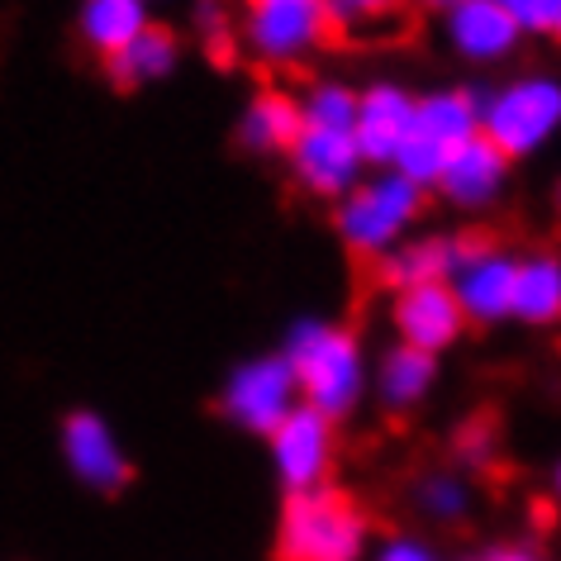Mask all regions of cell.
Listing matches in <instances>:
<instances>
[{
    "label": "cell",
    "mask_w": 561,
    "mask_h": 561,
    "mask_svg": "<svg viewBox=\"0 0 561 561\" xmlns=\"http://www.w3.org/2000/svg\"><path fill=\"white\" fill-rule=\"evenodd\" d=\"M280 357L290 362L300 386V404L329 414L333 424H343L347 414L362 410V400L371 396V362L362 347L357 329H347L343 319L305 314L286 329V347Z\"/></svg>",
    "instance_id": "cell-1"
},
{
    "label": "cell",
    "mask_w": 561,
    "mask_h": 561,
    "mask_svg": "<svg viewBox=\"0 0 561 561\" xmlns=\"http://www.w3.org/2000/svg\"><path fill=\"white\" fill-rule=\"evenodd\" d=\"M424 219V186L396 167H371L343 201H333V233L362 262H381Z\"/></svg>",
    "instance_id": "cell-2"
},
{
    "label": "cell",
    "mask_w": 561,
    "mask_h": 561,
    "mask_svg": "<svg viewBox=\"0 0 561 561\" xmlns=\"http://www.w3.org/2000/svg\"><path fill=\"white\" fill-rule=\"evenodd\" d=\"M371 524L339 485L286 495L276 518V561H367Z\"/></svg>",
    "instance_id": "cell-3"
},
{
    "label": "cell",
    "mask_w": 561,
    "mask_h": 561,
    "mask_svg": "<svg viewBox=\"0 0 561 561\" xmlns=\"http://www.w3.org/2000/svg\"><path fill=\"white\" fill-rule=\"evenodd\" d=\"M561 134V77L518 72L481 95V138H490L510 162L538 158Z\"/></svg>",
    "instance_id": "cell-4"
},
{
    "label": "cell",
    "mask_w": 561,
    "mask_h": 561,
    "mask_svg": "<svg viewBox=\"0 0 561 561\" xmlns=\"http://www.w3.org/2000/svg\"><path fill=\"white\" fill-rule=\"evenodd\" d=\"M333 30L339 24L329 0H248L238 20V44L266 72H290L319 58Z\"/></svg>",
    "instance_id": "cell-5"
},
{
    "label": "cell",
    "mask_w": 561,
    "mask_h": 561,
    "mask_svg": "<svg viewBox=\"0 0 561 561\" xmlns=\"http://www.w3.org/2000/svg\"><path fill=\"white\" fill-rule=\"evenodd\" d=\"M476 138H481V95L467 87H438V91L419 95L414 129L390 167L410 176L414 186L433 191L443 167L453 162V152L476 144Z\"/></svg>",
    "instance_id": "cell-6"
},
{
    "label": "cell",
    "mask_w": 561,
    "mask_h": 561,
    "mask_svg": "<svg viewBox=\"0 0 561 561\" xmlns=\"http://www.w3.org/2000/svg\"><path fill=\"white\" fill-rule=\"evenodd\" d=\"M290 410H300V386L280 353L243 357L219 386V414L252 438H266Z\"/></svg>",
    "instance_id": "cell-7"
},
{
    "label": "cell",
    "mask_w": 561,
    "mask_h": 561,
    "mask_svg": "<svg viewBox=\"0 0 561 561\" xmlns=\"http://www.w3.org/2000/svg\"><path fill=\"white\" fill-rule=\"evenodd\" d=\"M266 461H272V476L286 495L329 485L333 467H339V424L300 404L266 433Z\"/></svg>",
    "instance_id": "cell-8"
},
{
    "label": "cell",
    "mask_w": 561,
    "mask_h": 561,
    "mask_svg": "<svg viewBox=\"0 0 561 561\" xmlns=\"http://www.w3.org/2000/svg\"><path fill=\"white\" fill-rule=\"evenodd\" d=\"M58 453H62V467L72 471V481L95 490V495H115V490H124L134 476L129 447H124L115 424L95 410H72L62 419Z\"/></svg>",
    "instance_id": "cell-9"
},
{
    "label": "cell",
    "mask_w": 561,
    "mask_h": 561,
    "mask_svg": "<svg viewBox=\"0 0 561 561\" xmlns=\"http://www.w3.org/2000/svg\"><path fill=\"white\" fill-rule=\"evenodd\" d=\"M514 272H518V252L490 238H467L457 272H453V296L467 314V324H504L514 319Z\"/></svg>",
    "instance_id": "cell-10"
},
{
    "label": "cell",
    "mask_w": 561,
    "mask_h": 561,
    "mask_svg": "<svg viewBox=\"0 0 561 561\" xmlns=\"http://www.w3.org/2000/svg\"><path fill=\"white\" fill-rule=\"evenodd\" d=\"M286 167L305 195L329 205L343 201L367 176V158H362L353 129H310V124H300V138L286 152Z\"/></svg>",
    "instance_id": "cell-11"
},
{
    "label": "cell",
    "mask_w": 561,
    "mask_h": 561,
    "mask_svg": "<svg viewBox=\"0 0 561 561\" xmlns=\"http://www.w3.org/2000/svg\"><path fill=\"white\" fill-rule=\"evenodd\" d=\"M390 329H396V343L443 357L467 339L471 324L461 314L453 286H410L390 296Z\"/></svg>",
    "instance_id": "cell-12"
},
{
    "label": "cell",
    "mask_w": 561,
    "mask_h": 561,
    "mask_svg": "<svg viewBox=\"0 0 561 561\" xmlns=\"http://www.w3.org/2000/svg\"><path fill=\"white\" fill-rule=\"evenodd\" d=\"M414 105L419 95L400 81H371V87L357 91V119H353V138L362 148L367 167H390L396 152L404 148V138L414 129Z\"/></svg>",
    "instance_id": "cell-13"
},
{
    "label": "cell",
    "mask_w": 561,
    "mask_h": 561,
    "mask_svg": "<svg viewBox=\"0 0 561 561\" xmlns=\"http://www.w3.org/2000/svg\"><path fill=\"white\" fill-rule=\"evenodd\" d=\"M443 44L467 67H500L518 53L524 34L495 0H457L443 10Z\"/></svg>",
    "instance_id": "cell-14"
},
{
    "label": "cell",
    "mask_w": 561,
    "mask_h": 561,
    "mask_svg": "<svg viewBox=\"0 0 561 561\" xmlns=\"http://www.w3.org/2000/svg\"><path fill=\"white\" fill-rule=\"evenodd\" d=\"M510 176H514V162L504 158L490 138H476V144L453 152V162L443 167L433 191H438L457 215H485V209H495L504 201Z\"/></svg>",
    "instance_id": "cell-15"
},
{
    "label": "cell",
    "mask_w": 561,
    "mask_h": 561,
    "mask_svg": "<svg viewBox=\"0 0 561 561\" xmlns=\"http://www.w3.org/2000/svg\"><path fill=\"white\" fill-rule=\"evenodd\" d=\"M461 252H467V233H414L376 262V276L390 296L410 286H447Z\"/></svg>",
    "instance_id": "cell-16"
},
{
    "label": "cell",
    "mask_w": 561,
    "mask_h": 561,
    "mask_svg": "<svg viewBox=\"0 0 561 561\" xmlns=\"http://www.w3.org/2000/svg\"><path fill=\"white\" fill-rule=\"evenodd\" d=\"M238 148L252 158H286L290 144L300 138V101L296 91L262 87L252 91L243 110H238Z\"/></svg>",
    "instance_id": "cell-17"
},
{
    "label": "cell",
    "mask_w": 561,
    "mask_h": 561,
    "mask_svg": "<svg viewBox=\"0 0 561 561\" xmlns=\"http://www.w3.org/2000/svg\"><path fill=\"white\" fill-rule=\"evenodd\" d=\"M433 386H438V357L419 353V347L390 343L371 362V396L390 414H414L433 396Z\"/></svg>",
    "instance_id": "cell-18"
},
{
    "label": "cell",
    "mask_w": 561,
    "mask_h": 561,
    "mask_svg": "<svg viewBox=\"0 0 561 561\" xmlns=\"http://www.w3.org/2000/svg\"><path fill=\"white\" fill-rule=\"evenodd\" d=\"M152 24V5L144 0H81L77 5V38L101 62L124 53Z\"/></svg>",
    "instance_id": "cell-19"
},
{
    "label": "cell",
    "mask_w": 561,
    "mask_h": 561,
    "mask_svg": "<svg viewBox=\"0 0 561 561\" xmlns=\"http://www.w3.org/2000/svg\"><path fill=\"white\" fill-rule=\"evenodd\" d=\"M514 319L528 329L561 324V252H518Z\"/></svg>",
    "instance_id": "cell-20"
},
{
    "label": "cell",
    "mask_w": 561,
    "mask_h": 561,
    "mask_svg": "<svg viewBox=\"0 0 561 561\" xmlns=\"http://www.w3.org/2000/svg\"><path fill=\"white\" fill-rule=\"evenodd\" d=\"M176 67H181V38L167 30V24L152 20L129 48L105 62V72L115 87L138 91V87H158V81H167Z\"/></svg>",
    "instance_id": "cell-21"
},
{
    "label": "cell",
    "mask_w": 561,
    "mask_h": 561,
    "mask_svg": "<svg viewBox=\"0 0 561 561\" xmlns=\"http://www.w3.org/2000/svg\"><path fill=\"white\" fill-rule=\"evenodd\" d=\"M414 510H419V518L443 524V528L467 524L471 510H476V490L467 481V471H457V467L424 471L419 476V485H414Z\"/></svg>",
    "instance_id": "cell-22"
},
{
    "label": "cell",
    "mask_w": 561,
    "mask_h": 561,
    "mask_svg": "<svg viewBox=\"0 0 561 561\" xmlns=\"http://www.w3.org/2000/svg\"><path fill=\"white\" fill-rule=\"evenodd\" d=\"M300 101V124L310 129H353L357 119V87H347L343 77H314L305 91H296Z\"/></svg>",
    "instance_id": "cell-23"
},
{
    "label": "cell",
    "mask_w": 561,
    "mask_h": 561,
    "mask_svg": "<svg viewBox=\"0 0 561 561\" xmlns=\"http://www.w3.org/2000/svg\"><path fill=\"white\" fill-rule=\"evenodd\" d=\"M495 457H500V428L490 424V419H481V414L461 419L457 433H453L457 471H485V467H495Z\"/></svg>",
    "instance_id": "cell-24"
},
{
    "label": "cell",
    "mask_w": 561,
    "mask_h": 561,
    "mask_svg": "<svg viewBox=\"0 0 561 561\" xmlns=\"http://www.w3.org/2000/svg\"><path fill=\"white\" fill-rule=\"evenodd\" d=\"M191 30L201 34V44L215 53V58H224V53L233 48V34H238L224 0H195V5H191Z\"/></svg>",
    "instance_id": "cell-25"
},
{
    "label": "cell",
    "mask_w": 561,
    "mask_h": 561,
    "mask_svg": "<svg viewBox=\"0 0 561 561\" xmlns=\"http://www.w3.org/2000/svg\"><path fill=\"white\" fill-rule=\"evenodd\" d=\"M495 5L518 24L524 38H542V34H557V20H561V0H495Z\"/></svg>",
    "instance_id": "cell-26"
},
{
    "label": "cell",
    "mask_w": 561,
    "mask_h": 561,
    "mask_svg": "<svg viewBox=\"0 0 561 561\" xmlns=\"http://www.w3.org/2000/svg\"><path fill=\"white\" fill-rule=\"evenodd\" d=\"M367 561H447L424 533H386L381 542H371Z\"/></svg>",
    "instance_id": "cell-27"
},
{
    "label": "cell",
    "mask_w": 561,
    "mask_h": 561,
    "mask_svg": "<svg viewBox=\"0 0 561 561\" xmlns=\"http://www.w3.org/2000/svg\"><path fill=\"white\" fill-rule=\"evenodd\" d=\"M400 5H404V0H329L333 24H339V30H357V24H376V20L396 15Z\"/></svg>",
    "instance_id": "cell-28"
},
{
    "label": "cell",
    "mask_w": 561,
    "mask_h": 561,
    "mask_svg": "<svg viewBox=\"0 0 561 561\" xmlns=\"http://www.w3.org/2000/svg\"><path fill=\"white\" fill-rule=\"evenodd\" d=\"M476 561H552V557L533 542H495V547H485Z\"/></svg>",
    "instance_id": "cell-29"
},
{
    "label": "cell",
    "mask_w": 561,
    "mask_h": 561,
    "mask_svg": "<svg viewBox=\"0 0 561 561\" xmlns=\"http://www.w3.org/2000/svg\"><path fill=\"white\" fill-rule=\"evenodd\" d=\"M414 5H419V10H433V15H443V10L457 5V0H414Z\"/></svg>",
    "instance_id": "cell-30"
},
{
    "label": "cell",
    "mask_w": 561,
    "mask_h": 561,
    "mask_svg": "<svg viewBox=\"0 0 561 561\" xmlns=\"http://www.w3.org/2000/svg\"><path fill=\"white\" fill-rule=\"evenodd\" d=\"M552 500L561 504V461H557V467H552Z\"/></svg>",
    "instance_id": "cell-31"
},
{
    "label": "cell",
    "mask_w": 561,
    "mask_h": 561,
    "mask_svg": "<svg viewBox=\"0 0 561 561\" xmlns=\"http://www.w3.org/2000/svg\"><path fill=\"white\" fill-rule=\"evenodd\" d=\"M552 205H557V215H561V181H557V191H552Z\"/></svg>",
    "instance_id": "cell-32"
},
{
    "label": "cell",
    "mask_w": 561,
    "mask_h": 561,
    "mask_svg": "<svg viewBox=\"0 0 561 561\" xmlns=\"http://www.w3.org/2000/svg\"><path fill=\"white\" fill-rule=\"evenodd\" d=\"M552 38H557V44H561V20H557V34H552Z\"/></svg>",
    "instance_id": "cell-33"
},
{
    "label": "cell",
    "mask_w": 561,
    "mask_h": 561,
    "mask_svg": "<svg viewBox=\"0 0 561 561\" xmlns=\"http://www.w3.org/2000/svg\"><path fill=\"white\" fill-rule=\"evenodd\" d=\"M144 5H162V0H144Z\"/></svg>",
    "instance_id": "cell-34"
}]
</instances>
